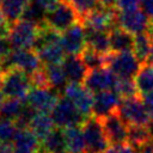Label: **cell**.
Wrapping results in <instances>:
<instances>
[{
	"instance_id": "cell-42",
	"label": "cell",
	"mask_w": 153,
	"mask_h": 153,
	"mask_svg": "<svg viewBox=\"0 0 153 153\" xmlns=\"http://www.w3.org/2000/svg\"><path fill=\"white\" fill-rule=\"evenodd\" d=\"M33 1H36V2H38V4H41V5H43L47 10H49V8H51L53 6H55L59 1H61V0H33Z\"/></svg>"
},
{
	"instance_id": "cell-26",
	"label": "cell",
	"mask_w": 153,
	"mask_h": 153,
	"mask_svg": "<svg viewBox=\"0 0 153 153\" xmlns=\"http://www.w3.org/2000/svg\"><path fill=\"white\" fill-rule=\"evenodd\" d=\"M31 0H2L0 4V10L10 24L16 23L22 18L25 6Z\"/></svg>"
},
{
	"instance_id": "cell-41",
	"label": "cell",
	"mask_w": 153,
	"mask_h": 153,
	"mask_svg": "<svg viewBox=\"0 0 153 153\" xmlns=\"http://www.w3.org/2000/svg\"><path fill=\"white\" fill-rule=\"evenodd\" d=\"M139 153H153V137L139 147Z\"/></svg>"
},
{
	"instance_id": "cell-24",
	"label": "cell",
	"mask_w": 153,
	"mask_h": 153,
	"mask_svg": "<svg viewBox=\"0 0 153 153\" xmlns=\"http://www.w3.org/2000/svg\"><path fill=\"white\" fill-rule=\"evenodd\" d=\"M152 42H153V33L151 31H145V32L134 35L133 51L141 63H146L148 61Z\"/></svg>"
},
{
	"instance_id": "cell-40",
	"label": "cell",
	"mask_w": 153,
	"mask_h": 153,
	"mask_svg": "<svg viewBox=\"0 0 153 153\" xmlns=\"http://www.w3.org/2000/svg\"><path fill=\"white\" fill-rule=\"evenodd\" d=\"M140 7L151 19H153V0H140Z\"/></svg>"
},
{
	"instance_id": "cell-32",
	"label": "cell",
	"mask_w": 153,
	"mask_h": 153,
	"mask_svg": "<svg viewBox=\"0 0 153 153\" xmlns=\"http://www.w3.org/2000/svg\"><path fill=\"white\" fill-rule=\"evenodd\" d=\"M105 55L106 54H102L88 45H86L85 49L80 53V57L88 71L105 67Z\"/></svg>"
},
{
	"instance_id": "cell-18",
	"label": "cell",
	"mask_w": 153,
	"mask_h": 153,
	"mask_svg": "<svg viewBox=\"0 0 153 153\" xmlns=\"http://www.w3.org/2000/svg\"><path fill=\"white\" fill-rule=\"evenodd\" d=\"M62 68L68 82H84L88 72L79 55H67L62 61Z\"/></svg>"
},
{
	"instance_id": "cell-31",
	"label": "cell",
	"mask_w": 153,
	"mask_h": 153,
	"mask_svg": "<svg viewBox=\"0 0 153 153\" xmlns=\"http://www.w3.org/2000/svg\"><path fill=\"white\" fill-rule=\"evenodd\" d=\"M153 137L149 126H128L127 142L134 147H140Z\"/></svg>"
},
{
	"instance_id": "cell-7",
	"label": "cell",
	"mask_w": 153,
	"mask_h": 153,
	"mask_svg": "<svg viewBox=\"0 0 153 153\" xmlns=\"http://www.w3.org/2000/svg\"><path fill=\"white\" fill-rule=\"evenodd\" d=\"M86 142V152L88 153H103L109 147V140L105 135L100 118L96 116H88L81 124Z\"/></svg>"
},
{
	"instance_id": "cell-1",
	"label": "cell",
	"mask_w": 153,
	"mask_h": 153,
	"mask_svg": "<svg viewBox=\"0 0 153 153\" xmlns=\"http://www.w3.org/2000/svg\"><path fill=\"white\" fill-rule=\"evenodd\" d=\"M31 86V76L24 71L11 68L6 72H2L1 91L6 98H19L25 100Z\"/></svg>"
},
{
	"instance_id": "cell-19",
	"label": "cell",
	"mask_w": 153,
	"mask_h": 153,
	"mask_svg": "<svg viewBox=\"0 0 153 153\" xmlns=\"http://www.w3.org/2000/svg\"><path fill=\"white\" fill-rule=\"evenodd\" d=\"M109 41L111 51H129L134 48V35L117 25L109 31Z\"/></svg>"
},
{
	"instance_id": "cell-12",
	"label": "cell",
	"mask_w": 153,
	"mask_h": 153,
	"mask_svg": "<svg viewBox=\"0 0 153 153\" xmlns=\"http://www.w3.org/2000/svg\"><path fill=\"white\" fill-rule=\"evenodd\" d=\"M60 94L51 87H33L29 91L25 102L37 112L49 114L57 103Z\"/></svg>"
},
{
	"instance_id": "cell-5",
	"label": "cell",
	"mask_w": 153,
	"mask_h": 153,
	"mask_svg": "<svg viewBox=\"0 0 153 153\" xmlns=\"http://www.w3.org/2000/svg\"><path fill=\"white\" fill-rule=\"evenodd\" d=\"M42 62L33 49H13L0 62V69L6 72L11 68H18L27 74H33L41 67Z\"/></svg>"
},
{
	"instance_id": "cell-20",
	"label": "cell",
	"mask_w": 153,
	"mask_h": 153,
	"mask_svg": "<svg viewBox=\"0 0 153 153\" xmlns=\"http://www.w3.org/2000/svg\"><path fill=\"white\" fill-rule=\"evenodd\" d=\"M67 151L65 133L62 128H54L42 141L41 153H57Z\"/></svg>"
},
{
	"instance_id": "cell-28",
	"label": "cell",
	"mask_w": 153,
	"mask_h": 153,
	"mask_svg": "<svg viewBox=\"0 0 153 153\" xmlns=\"http://www.w3.org/2000/svg\"><path fill=\"white\" fill-rule=\"evenodd\" d=\"M43 69L45 72L47 79H48L49 87H51V88H54L56 91H60V90L65 88V86L67 85L68 80H67L66 74L63 72L62 65H60V63L44 65Z\"/></svg>"
},
{
	"instance_id": "cell-44",
	"label": "cell",
	"mask_w": 153,
	"mask_h": 153,
	"mask_svg": "<svg viewBox=\"0 0 153 153\" xmlns=\"http://www.w3.org/2000/svg\"><path fill=\"white\" fill-rule=\"evenodd\" d=\"M100 2L105 6H109V7H115L116 6V0H100Z\"/></svg>"
},
{
	"instance_id": "cell-6",
	"label": "cell",
	"mask_w": 153,
	"mask_h": 153,
	"mask_svg": "<svg viewBox=\"0 0 153 153\" xmlns=\"http://www.w3.org/2000/svg\"><path fill=\"white\" fill-rule=\"evenodd\" d=\"M78 22H80L79 14L67 0L59 1L45 14V24L60 32H63Z\"/></svg>"
},
{
	"instance_id": "cell-39",
	"label": "cell",
	"mask_w": 153,
	"mask_h": 153,
	"mask_svg": "<svg viewBox=\"0 0 153 153\" xmlns=\"http://www.w3.org/2000/svg\"><path fill=\"white\" fill-rule=\"evenodd\" d=\"M141 97H142V102H143L147 111L149 112V115L153 118V91L148 92V93H146V94H143Z\"/></svg>"
},
{
	"instance_id": "cell-29",
	"label": "cell",
	"mask_w": 153,
	"mask_h": 153,
	"mask_svg": "<svg viewBox=\"0 0 153 153\" xmlns=\"http://www.w3.org/2000/svg\"><path fill=\"white\" fill-rule=\"evenodd\" d=\"M47 11L48 10L43 5H41V4L31 0L25 6L24 12H23L20 19H24L26 22H30V23H32V24H35L37 26H42V25L45 24V14H47Z\"/></svg>"
},
{
	"instance_id": "cell-34",
	"label": "cell",
	"mask_w": 153,
	"mask_h": 153,
	"mask_svg": "<svg viewBox=\"0 0 153 153\" xmlns=\"http://www.w3.org/2000/svg\"><path fill=\"white\" fill-rule=\"evenodd\" d=\"M17 131H18V128L14 121L0 117V142L12 143Z\"/></svg>"
},
{
	"instance_id": "cell-3",
	"label": "cell",
	"mask_w": 153,
	"mask_h": 153,
	"mask_svg": "<svg viewBox=\"0 0 153 153\" xmlns=\"http://www.w3.org/2000/svg\"><path fill=\"white\" fill-rule=\"evenodd\" d=\"M50 116L54 121V124L62 129L74 126H81L87 118L65 94L60 96L57 103L50 112Z\"/></svg>"
},
{
	"instance_id": "cell-13",
	"label": "cell",
	"mask_w": 153,
	"mask_h": 153,
	"mask_svg": "<svg viewBox=\"0 0 153 153\" xmlns=\"http://www.w3.org/2000/svg\"><path fill=\"white\" fill-rule=\"evenodd\" d=\"M61 44L67 55H79L86 43V30L81 22L75 23L61 33Z\"/></svg>"
},
{
	"instance_id": "cell-48",
	"label": "cell",
	"mask_w": 153,
	"mask_h": 153,
	"mask_svg": "<svg viewBox=\"0 0 153 153\" xmlns=\"http://www.w3.org/2000/svg\"><path fill=\"white\" fill-rule=\"evenodd\" d=\"M152 32H153V19H152Z\"/></svg>"
},
{
	"instance_id": "cell-33",
	"label": "cell",
	"mask_w": 153,
	"mask_h": 153,
	"mask_svg": "<svg viewBox=\"0 0 153 153\" xmlns=\"http://www.w3.org/2000/svg\"><path fill=\"white\" fill-rule=\"evenodd\" d=\"M115 91L121 96V98H130L140 96L135 80L133 78H118Z\"/></svg>"
},
{
	"instance_id": "cell-4",
	"label": "cell",
	"mask_w": 153,
	"mask_h": 153,
	"mask_svg": "<svg viewBox=\"0 0 153 153\" xmlns=\"http://www.w3.org/2000/svg\"><path fill=\"white\" fill-rule=\"evenodd\" d=\"M141 65L133 50L111 51L105 55V66L118 78H134Z\"/></svg>"
},
{
	"instance_id": "cell-46",
	"label": "cell",
	"mask_w": 153,
	"mask_h": 153,
	"mask_svg": "<svg viewBox=\"0 0 153 153\" xmlns=\"http://www.w3.org/2000/svg\"><path fill=\"white\" fill-rule=\"evenodd\" d=\"M148 63L153 65V42H152V48H151V53H149V57H148Z\"/></svg>"
},
{
	"instance_id": "cell-49",
	"label": "cell",
	"mask_w": 153,
	"mask_h": 153,
	"mask_svg": "<svg viewBox=\"0 0 153 153\" xmlns=\"http://www.w3.org/2000/svg\"><path fill=\"white\" fill-rule=\"evenodd\" d=\"M1 2H2V0H0V4H1Z\"/></svg>"
},
{
	"instance_id": "cell-25",
	"label": "cell",
	"mask_w": 153,
	"mask_h": 153,
	"mask_svg": "<svg viewBox=\"0 0 153 153\" xmlns=\"http://www.w3.org/2000/svg\"><path fill=\"white\" fill-rule=\"evenodd\" d=\"M54 121L51 116L45 112H36L32 117L29 128L35 133V135L42 141L53 129H54Z\"/></svg>"
},
{
	"instance_id": "cell-43",
	"label": "cell",
	"mask_w": 153,
	"mask_h": 153,
	"mask_svg": "<svg viewBox=\"0 0 153 153\" xmlns=\"http://www.w3.org/2000/svg\"><path fill=\"white\" fill-rule=\"evenodd\" d=\"M0 153H14L12 143H2V142H0Z\"/></svg>"
},
{
	"instance_id": "cell-17",
	"label": "cell",
	"mask_w": 153,
	"mask_h": 153,
	"mask_svg": "<svg viewBox=\"0 0 153 153\" xmlns=\"http://www.w3.org/2000/svg\"><path fill=\"white\" fill-rule=\"evenodd\" d=\"M12 146L14 153H41V140L30 128L18 129Z\"/></svg>"
},
{
	"instance_id": "cell-30",
	"label": "cell",
	"mask_w": 153,
	"mask_h": 153,
	"mask_svg": "<svg viewBox=\"0 0 153 153\" xmlns=\"http://www.w3.org/2000/svg\"><path fill=\"white\" fill-rule=\"evenodd\" d=\"M25 104L26 103H24V99H19V98L4 99L2 103L0 104V117L16 121L20 116Z\"/></svg>"
},
{
	"instance_id": "cell-11",
	"label": "cell",
	"mask_w": 153,
	"mask_h": 153,
	"mask_svg": "<svg viewBox=\"0 0 153 153\" xmlns=\"http://www.w3.org/2000/svg\"><path fill=\"white\" fill-rule=\"evenodd\" d=\"M116 13H117V10H115V7H109L100 4L93 11H91L87 16H85L80 22L86 27L104 30L109 32L112 27L117 25Z\"/></svg>"
},
{
	"instance_id": "cell-37",
	"label": "cell",
	"mask_w": 153,
	"mask_h": 153,
	"mask_svg": "<svg viewBox=\"0 0 153 153\" xmlns=\"http://www.w3.org/2000/svg\"><path fill=\"white\" fill-rule=\"evenodd\" d=\"M140 5V0H116V8L120 11L136 8Z\"/></svg>"
},
{
	"instance_id": "cell-45",
	"label": "cell",
	"mask_w": 153,
	"mask_h": 153,
	"mask_svg": "<svg viewBox=\"0 0 153 153\" xmlns=\"http://www.w3.org/2000/svg\"><path fill=\"white\" fill-rule=\"evenodd\" d=\"M1 81H2V71L0 69V104L2 103V100H4V93H2V91H1Z\"/></svg>"
},
{
	"instance_id": "cell-22",
	"label": "cell",
	"mask_w": 153,
	"mask_h": 153,
	"mask_svg": "<svg viewBox=\"0 0 153 153\" xmlns=\"http://www.w3.org/2000/svg\"><path fill=\"white\" fill-rule=\"evenodd\" d=\"M86 43L92 49L102 53L108 54L110 53V41H109V32L104 30H97L92 27H86Z\"/></svg>"
},
{
	"instance_id": "cell-16",
	"label": "cell",
	"mask_w": 153,
	"mask_h": 153,
	"mask_svg": "<svg viewBox=\"0 0 153 153\" xmlns=\"http://www.w3.org/2000/svg\"><path fill=\"white\" fill-rule=\"evenodd\" d=\"M121 99V96L115 90H106L96 93L93 97L92 115L98 118H104L117 110Z\"/></svg>"
},
{
	"instance_id": "cell-2",
	"label": "cell",
	"mask_w": 153,
	"mask_h": 153,
	"mask_svg": "<svg viewBox=\"0 0 153 153\" xmlns=\"http://www.w3.org/2000/svg\"><path fill=\"white\" fill-rule=\"evenodd\" d=\"M116 111L128 126H149L153 121L140 96L122 98Z\"/></svg>"
},
{
	"instance_id": "cell-21",
	"label": "cell",
	"mask_w": 153,
	"mask_h": 153,
	"mask_svg": "<svg viewBox=\"0 0 153 153\" xmlns=\"http://www.w3.org/2000/svg\"><path fill=\"white\" fill-rule=\"evenodd\" d=\"M67 152L69 153H85L86 152V142L84 137V133L81 126H74L63 128Z\"/></svg>"
},
{
	"instance_id": "cell-38",
	"label": "cell",
	"mask_w": 153,
	"mask_h": 153,
	"mask_svg": "<svg viewBox=\"0 0 153 153\" xmlns=\"http://www.w3.org/2000/svg\"><path fill=\"white\" fill-rule=\"evenodd\" d=\"M11 48H12V47H11V44H10L8 38L0 36V62L10 54Z\"/></svg>"
},
{
	"instance_id": "cell-23",
	"label": "cell",
	"mask_w": 153,
	"mask_h": 153,
	"mask_svg": "<svg viewBox=\"0 0 153 153\" xmlns=\"http://www.w3.org/2000/svg\"><path fill=\"white\" fill-rule=\"evenodd\" d=\"M37 55L43 65H55V63H61L63 59L66 57L65 54L66 51L62 48L61 41L60 42H54L49 43L41 49H38Z\"/></svg>"
},
{
	"instance_id": "cell-9",
	"label": "cell",
	"mask_w": 153,
	"mask_h": 153,
	"mask_svg": "<svg viewBox=\"0 0 153 153\" xmlns=\"http://www.w3.org/2000/svg\"><path fill=\"white\" fill-rule=\"evenodd\" d=\"M39 26L19 19L11 24V30L7 36L12 49H32L36 37L38 35Z\"/></svg>"
},
{
	"instance_id": "cell-14",
	"label": "cell",
	"mask_w": 153,
	"mask_h": 153,
	"mask_svg": "<svg viewBox=\"0 0 153 153\" xmlns=\"http://www.w3.org/2000/svg\"><path fill=\"white\" fill-rule=\"evenodd\" d=\"M63 94L68 97L86 117L91 116L93 96L90 90L81 85V82H68L63 88Z\"/></svg>"
},
{
	"instance_id": "cell-36",
	"label": "cell",
	"mask_w": 153,
	"mask_h": 153,
	"mask_svg": "<svg viewBox=\"0 0 153 153\" xmlns=\"http://www.w3.org/2000/svg\"><path fill=\"white\" fill-rule=\"evenodd\" d=\"M103 153H139V152L136 151V147L131 146L128 142H123V143H115L108 147Z\"/></svg>"
},
{
	"instance_id": "cell-15",
	"label": "cell",
	"mask_w": 153,
	"mask_h": 153,
	"mask_svg": "<svg viewBox=\"0 0 153 153\" xmlns=\"http://www.w3.org/2000/svg\"><path fill=\"white\" fill-rule=\"evenodd\" d=\"M105 135L110 143H123L128 140V124L118 115L117 111L100 118Z\"/></svg>"
},
{
	"instance_id": "cell-35",
	"label": "cell",
	"mask_w": 153,
	"mask_h": 153,
	"mask_svg": "<svg viewBox=\"0 0 153 153\" xmlns=\"http://www.w3.org/2000/svg\"><path fill=\"white\" fill-rule=\"evenodd\" d=\"M73 7L74 10L78 12L80 20L87 16L91 11H93L97 6H99L102 2L100 0H67Z\"/></svg>"
},
{
	"instance_id": "cell-50",
	"label": "cell",
	"mask_w": 153,
	"mask_h": 153,
	"mask_svg": "<svg viewBox=\"0 0 153 153\" xmlns=\"http://www.w3.org/2000/svg\"><path fill=\"white\" fill-rule=\"evenodd\" d=\"M85 153H88V152H85Z\"/></svg>"
},
{
	"instance_id": "cell-8",
	"label": "cell",
	"mask_w": 153,
	"mask_h": 153,
	"mask_svg": "<svg viewBox=\"0 0 153 153\" xmlns=\"http://www.w3.org/2000/svg\"><path fill=\"white\" fill-rule=\"evenodd\" d=\"M116 24L117 26L127 30L133 35H137L145 31L152 32L151 18L142 10H139V7L131 8V10H124V11L117 10Z\"/></svg>"
},
{
	"instance_id": "cell-47",
	"label": "cell",
	"mask_w": 153,
	"mask_h": 153,
	"mask_svg": "<svg viewBox=\"0 0 153 153\" xmlns=\"http://www.w3.org/2000/svg\"><path fill=\"white\" fill-rule=\"evenodd\" d=\"M57 153H69V152H67V151H63V152H57Z\"/></svg>"
},
{
	"instance_id": "cell-10",
	"label": "cell",
	"mask_w": 153,
	"mask_h": 153,
	"mask_svg": "<svg viewBox=\"0 0 153 153\" xmlns=\"http://www.w3.org/2000/svg\"><path fill=\"white\" fill-rule=\"evenodd\" d=\"M117 81L118 76L105 66L88 71L82 84L92 93H98L106 90H115Z\"/></svg>"
},
{
	"instance_id": "cell-27",
	"label": "cell",
	"mask_w": 153,
	"mask_h": 153,
	"mask_svg": "<svg viewBox=\"0 0 153 153\" xmlns=\"http://www.w3.org/2000/svg\"><path fill=\"white\" fill-rule=\"evenodd\" d=\"M139 93L141 96L153 91V65L146 62L142 63L139 72L134 76Z\"/></svg>"
}]
</instances>
